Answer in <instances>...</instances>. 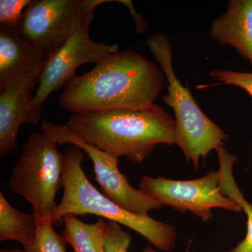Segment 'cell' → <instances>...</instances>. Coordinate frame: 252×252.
Wrapping results in <instances>:
<instances>
[{
    "mask_svg": "<svg viewBox=\"0 0 252 252\" xmlns=\"http://www.w3.org/2000/svg\"><path fill=\"white\" fill-rule=\"evenodd\" d=\"M165 80L162 69L140 53L118 51L69 81L59 102L72 113L147 108L155 104Z\"/></svg>",
    "mask_w": 252,
    "mask_h": 252,
    "instance_id": "cell-1",
    "label": "cell"
},
{
    "mask_svg": "<svg viewBox=\"0 0 252 252\" xmlns=\"http://www.w3.org/2000/svg\"><path fill=\"white\" fill-rule=\"evenodd\" d=\"M65 126L86 143L135 163L147 160L159 144H175V119L156 103L140 109L73 113Z\"/></svg>",
    "mask_w": 252,
    "mask_h": 252,
    "instance_id": "cell-2",
    "label": "cell"
},
{
    "mask_svg": "<svg viewBox=\"0 0 252 252\" xmlns=\"http://www.w3.org/2000/svg\"><path fill=\"white\" fill-rule=\"evenodd\" d=\"M85 152L71 145L64 154L63 198L52 215L54 225H61L64 215H94L125 225L162 252L175 248V226L154 220L149 215H136L124 210L101 193L86 177L82 168Z\"/></svg>",
    "mask_w": 252,
    "mask_h": 252,
    "instance_id": "cell-3",
    "label": "cell"
},
{
    "mask_svg": "<svg viewBox=\"0 0 252 252\" xmlns=\"http://www.w3.org/2000/svg\"><path fill=\"white\" fill-rule=\"evenodd\" d=\"M154 59L167 81V94L162 101L175 114V144L186 160L195 170L212 151L224 146L228 136L205 115L189 91L176 76L172 64L171 42L166 35L157 32L147 41Z\"/></svg>",
    "mask_w": 252,
    "mask_h": 252,
    "instance_id": "cell-4",
    "label": "cell"
},
{
    "mask_svg": "<svg viewBox=\"0 0 252 252\" xmlns=\"http://www.w3.org/2000/svg\"><path fill=\"white\" fill-rule=\"evenodd\" d=\"M58 144L44 132L31 134L9 177L11 190L39 217H52L56 195L63 187L64 154Z\"/></svg>",
    "mask_w": 252,
    "mask_h": 252,
    "instance_id": "cell-5",
    "label": "cell"
},
{
    "mask_svg": "<svg viewBox=\"0 0 252 252\" xmlns=\"http://www.w3.org/2000/svg\"><path fill=\"white\" fill-rule=\"evenodd\" d=\"M112 1L88 0L87 7L77 31L46 63L31 105V112L38 120L40 121L41 107L46 99L74 79L79 66L89 63L97 64L109 55L117 52V44L97 42L93 41L89 35L94 10L99 5Z\"/></svg>",
    "mask_w": 252,
    "mask_h": 252,
    "instance_id": "cell-6",
    "label": "cell"
},
{
    "mask_svg": "<svg viewBox=\"0 0 252 252\" xmlns=\"http://www.w3.org/2000/svg\"><path fill=\"white\" fill-rule=\"evenodd\" d=\"M88 0H32L18 35L46 61H49L77 31Z\"/></svg>",
    "mask_w": 252,
    "mask_h": 252,
    "instance_id": "cell-7",
    "label": "cell"
},
{
    "mask_svg": "<svg viewBox=\"0 0 252 252\" xmlns=\"http://www.w3.org/2000/svg\"><path fill=\"white\" fill-rule=\"evenodd\" d=\"M139 189L162 205L181 213L190 212L203 222L212 220V209H224L236 213L243 211L236 202L220 192L218 171L208 172L201 178L192 180L143 176Z\"/></svg>",
    "mask_w": 252,
    "mask_h": 252,
    "instance_id": "cell-8",
    "label": "cell"
},
{
    "mask_svg": "<svg viewBox=\"0 0 252 252\" xmlns=\"http://www.w3.org/2000/svg\"><path fill=\"white\" fill-rule=\"evenodd\" d=\"M41 130L60 145L70 144L84 151L94 163L95 180L102 193L124 210L136 215H148L151 210L162 207L157 200L129 184L127 177L119 170V158L86 143L65 125L44 120L41 122Z\"/></svg>",
    "mask_w": 252,
    "mask_h": 252,
    "instance_id": "cell-9",
    "label": "cell"
},
{
    "mask_svg": "<svg viewBox=\"0 0 252 252\" xmlns=\"http://www.w3.org/2000/svg\"><path fill=\"white\" fill-rule=\"evenodd\" d=\"M46 65V64H45ZM44 67L32 69L0 85V157L8 155L17 144L23 124L35 126L39 121L33 115L31 105L33 91L39 85Z\"/></svg>",
    "mask_w": 252,
    "mask_h": 252,
    "instance_id": "cell-10",
    "label": "cell"
},
{
    "mask_svg": "<svg viewBox=\"0 0 252 252\" xmlns=\"http://www.w3.org/2000/svg\"><path fill=\"white\" fill-rule=\"evenodd\" d=\"M210 36L234 48L252 67V0H230L226 11L210 25Z\"/></svg>",
    "mask_w": 252,
    "mask_h": 252,
    "instance_id": "cell-11",
    "label": "cell"
},
{
    "mask_svg": "<svg viewBox=\"0 0 252 252\" xmlns=\"http://www.w3.org/2000/svg\"><path fill=\"white\" fill-rule=\"evenodd\" d=\"M46 63L20 37L16 29L0 28V85Z\"/></svg>",
    "mask_w": 252,
    "mask_h": 252,
    "instance_id": "cell-12",
    "label": "cell"
},
{
    "mask_svg": "<svg viewBox=\"0 0 252 252\" xmlns=\"http://www.w3.org/2000/svg\"><path fill=\"white\" fill-rule=\"evenodd\" d=\"M216 152L220 162L218 172L220 192L225 196L236 202L248 217L246 236L231 250L225 252H252V205L244 197L233 175V166L238 161V157L230 154L224 146L217 149Z\"/></svg>",
    "mask_w": 252,
    "mask_h": 252,
    "instance_id": "cell-13",
    "label": "cell"
},
{
    "mask_svg": "<svg viewBox=\"0 0 252 252\" xmlns=\"http://www.w3.org/2000/svg\"><path fill=\"white\" fill-rule=\"evenodd\" d=\"M37 230V216L16 210L0 192V241L18 242L24 248L34 243Z\"/></svg>",
    "mask_w": 252,
    "mask_h": 252,
    "instance_id": "cell-14",
    "label": "cell"
},
{
    "mask_svg": "<svg viewBox=\"0 0 252 252\" xmlns=\"http://www.w3.org/2000/svg\"><path fill=\"white\" fill-rule=\"evenodd\" d=\"M105 222L99 218L95 223L89 224L75 215H64L63 236L74 252H105L103 237Z\"/></svg>",
    "mask_w": 252,
    "mask_h": 252,
    "instance_id": "cell-15",
    "label": "cell"
},
{
    "mask_svg": "<svg viewBox=\"0 0 252 252\" xmlns=\"http://www.w3.org/2000/svg\"><path fill=\"white\" fill-rule=\"evenodd\" d=\"M37 234L34 243L23 249L25 252H67L65 238L54 228L52 217H39Z\"/></svg>",
    "mask_w": 252,
    "mask_h": 252,
    "instance_id": "cell-16",
    "label": "cell"
},
{
    "mask_svg": "<svg viewBox=\"0 0 252 252\" xmlns=\"http://www.w3.org/2000/svg\"><path fill=\"white\" fill-rule=\"evenodd\" d=\"M105 252H128L132 236L124 230L117 222L109 220L105 222L103 232ZM143 252H157L150 245L144 248Z\"/></svg>",
    "mask_w": 252,
    "mask_h": 252,
    "instance_id": "cell-17",
    "label": "cell"
},
{
    "mask_svg": "<svg viewBox=\"0 0 252 252\" xmlns=\"http://www.w3.org/2000/svg\"><path fill=\"white\" fill-rule=\"evenodd\" d=\"M32 0H1L0 27L16 29L22 22L25 11Z\"/></svg>",
    "mask_w": 252,
    "mask_h": 252,
    "instance_id": "cell-18",
    "label": "cell"
},
{
    "mask_svg": "<svg viewBox=\"0 0 252 252\" xmlns=\"http://www.w3.org/2000/svg\"><path fill=\"white\" fill-rule=\"evenodd\" d=\"M210 77L220 82L217 85H232L241 88L247 91L252 98V72L218 69L211 71Z\"/></svg>",
    "mask_w": 252,
    "mask_h": 252,
    "instance_id": "cell-19",
    "label": "cell"
},
{
    "mask_svg": "<svg viewBox=\"0 0 252 252\" xmlns=\"http://www.w3.org/2000/svg\"><path fill=\"white\" fill-rule=\"evenodd\" d=\"M0 252H25L23 250H20V249H11V250H0Z\"/></svg>",
    "mask_w": 252,
    "mask_h": 252,
    "instance_id": "cell-20",
    "label": "cell"
},
{
    "mask_svg": "<svg viewBox=\"0 0 252 252\" xmlns=\"http://www.w3.org/2000/svg\"><path fill=\"white\" fill-rule=\"evenodd\" d=\"M187 252H189V251H187Z\"/></svg>",
    "mask_w": 252,
    "mask_h": 252,
    "instance_id": "cell-21",
    "label": "cell"
}]
</instances>
